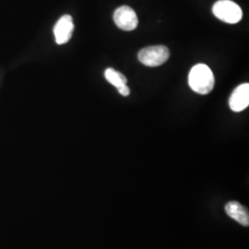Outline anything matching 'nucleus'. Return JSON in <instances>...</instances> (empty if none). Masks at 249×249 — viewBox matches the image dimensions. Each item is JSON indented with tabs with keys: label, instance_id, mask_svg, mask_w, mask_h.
I'll return each instance as SVG.
<instances>
[{
	"label": "nucleus",
	"instance_id": "f257e3e1",
	"mask_svg": "<svg viewBox=\"0 0 249 249\" xmlns=\"http://www.w3.org/2000/svg\"><path fill=\"white\" fill-rule=\"evenodd\" d=\"M188 84L198 94H209L214 88L215 80L211 69L205 64H197L189 72Z\"/></svg>",
	"mask_w": 249,
	"mask_h": 249
},
{
	"label": "nucleus",
	"instance_id": "f03ea898",
	"mask_svg": "<svg viewBox=\"0 0 249 249\" xmlns=\"http://www.w3.org/2000/svg\"><path fill=\"white\" fill-rule=\"evenodd\" d=\"M214 16L230 24L238 23L243 17L240 7L231 0H219L213 7Z\"/></svg>",
	"mask_w": 249,
	"mask_h": 249
},
{
	"label": "nucleus",
	"instance_id": "7ed1b4c3",
	"mask_svg": "<svg viewBox=\"0 0 249 249\" xmlns=\"http://www.w3.org/2000/svg\"><path fill=\"white\" fill-rule=\"evenodd\" d=\"M170 51L166 46L156 45L143 48L139 53V60L148 67H158L169 59Z\"/></svg>",
	"mask_w": 249,
	"mask_h": 249
},
{
	"label": "nucleus",
	"instance_id": "20e7f679",
	"mask_svg": "<svg viewBox=\"0 0 249 249\" xmlns=\"http://www.w3.org/2000/svg\"><path fill=\"white\" fill-rule=\"evenodd\" d=\"M114 21L116 26L125 32L133 31L139 23L135 10L128 6H122L116 9L114 13Z\"/></svg>",
	"mask_w": 249,
	"mask_h": 249
},
{
	"label": "nucleus",
	"instance_id": "39448f33",
	"mask_svg": "<svg viewBox=\"0 0 249 249\" xmlns=\"http://www.w3.org/2000/svg\"><path fill=\"white\" fill-rule=\"evenodd\" d=\"M74 31V23L71 15H64L57 20L53 27V35L55 42L58 45L67 44L71 38Z\"/></svg>",
	"mask_w": 249,
	"mask_h": 249
},
{
	"label": "nucleus",
	"instance_id": "423d86ee",
	"mask_svg": "<svg viewBox=\"0 0 249 249\" xmlns=\"http://www.w3.org/2000/svg\"><path fill=\"white\" fill-rule=\"evenodd\" d=\"M249 106V84L239 85L231 93L229 100V107L233 112H242Z\"/></svg>",
	"mask_w": 249,
	"mask_h": 249
},
{
	"label": "nucleus",
	"instance_id": "0eeeda50",
	"mask_svg": "<svg viewBox=\"0 0 249 249\" xmlns=\"http://www.w3.org/2000/svg\"><path fill=\"white\" fill-rule=\"evenodd\" d=\"M225 213L243 226L249 225V213L248 209L238 201H230L225 205Z\"/></svg>",
	"mask_w": 249,
	"mask_h": 249
},
{
	"label": "nucleus",
	"instance_id": "6e6552de",
	"mask_svg": "<svg viewBox=\"0 0 249 249\" xmlns=\"http://www.w3.org/2000/svg\"><path fill=\"white\" fill-rule=\"evenodd\" d=\"M105 77L107 79V81L112 84L113 86H115L116 89L122 87L126 84L127 80L124 77V75L120 72L116 71L114 69H107L105 71Z\"/></svg>",
	"mask_w": 249,
	"mask_h": 249
},
{
	"label": "nucleus",
	"instance_id": "1a4fd4ad",
	"mask_svg": "<svg viewBox=\"0 0 249 249\" xmlns=\"http://www.w3.org/2000/svg\"><path fill=\"white\" fill-rule=\"evenodd\" d=\"M117 90H118L119 94H121L122 96H128L130 94V89L127 87L126 84L122 86V87H120V88H118Z\"/></svg>",
	"mask_w": 249,
	"mask_h": 249
}]
</instances>
